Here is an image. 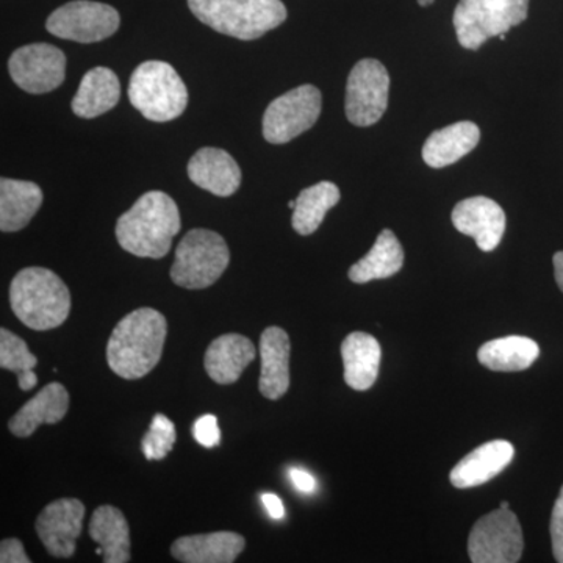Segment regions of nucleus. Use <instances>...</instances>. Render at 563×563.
<instances>
[{
	"instance_id": "obj_1",
	"label": "nucleus",
	"mask_w": 563,
	"mask_h": 563,
	"mask_svg": "<svg viewBox=\"0 0 563 563\" xmlns=\"http://www.w3.org/2000/svg\"><path fill=\"white\" fill-rule=\"evenodd\" d=\"M166 333V318L151 307H141L125 314L107 344V362L111 372L128 380L147 376L161 362Z\"/></svg>"
},
{
	"instance_id": "obj_2",
	"label": "nucleus",
	"mask_w": 563,
	"mask_h": 563,
	"mask_svg": "<svg viewBox=\"0 0 563 563\" xmlns=\"http://www.w3.org/2000/svg\"><path fill=\"white\" fill-rule=\"evenodd\" d=\"M179 207L163 191H150L121 214L117 240L122 250L135 257L163 258L180 232Z\"/></svg>"
},
{
	"instance_id": "obj_3",
	"label": "nucleus",
	"mask_w": 563,
	"mask_h": 563,
	"mask_svg": "<svg viewBox=\"0 0 563 563\" xmlns=\"http://www.w3.org/2000/svg\"><path fill=\"white\" fill-rule=\"evenodd\" d=\"M10 306L18 320L32 331H51L68 320L69 288L51 269L31 266L11 280Z\"/></svg>"
},
{
	"instance_id": "obj_4",
	"label": "nucleus",
	"mask_w": 563,
	"mask_h": 563,
	"mask_svg": "<svg viewBox=\"0 0 563 563\" xmlns=\"http://www.w3.org/2000/svg\"><path fill=\"white\" fill-rule=\"evenodd\" d=\"M188 7L213 31L242 41L261 38L287 20L282 0H188Z\"/></svg>"
},
{
	"instance_id": "obj_5",
	"label": "nucleus",
	"mask_w": 563,
	"mask_h": 563,
	"mask_svg": "<svg viewBox=\"0 0 563 563\" xmlns=\"http://www.w3.org/2000/svg\"><path fill=\"white\" fill-rule=\"evenodd\" d=\"M129 99L146 120L168 122L187 109L188 91L169 63L152 60L133 70Z\"/></svg>"
},
{
	"instance_id": "obj_6",
	"label": "nucleus",
	"mask_w": 563,
	"mask_h": 563,
	"mask_svg": "<svg viewBox=\"0 0 563 563\" xmlns=\"http://www.w3.org/2000/svg\"><path fill=\"white\" fill-rule=\"evenodd\" d=\"M231 251L220 233L192 229L181 239L172 266V279L187 290H203L220 280Z\"/></svg>"
},
{
	"instance_id": "obj_7",
	"label": "nucleus",
	"mask_w": 563,
	"mask_h": 563,
	"mask_svg": "<svg viewBox=\"0 0 563 563\" xmlns=\"http://www.w3.org/2000/svg\"><path fill=\"white\" fill-rule=\"evenodd\" d=\"M529 0H461L454 11L459 44L477 51L528 18Z\"/></svg>"
},
{
	"instance_id": "obj_8",
	"label": "nucleus",
	"mask_w": 563,
	"mask_h": 563,
	"mask_svg": "<svg viewBox=\"0 0 563 563\" xmlns=\"http://www.w3.org/2000/svg\"><path fill=\"white\" fill-rule=\"evenodd\" d=\"M321 109V91L313 85L285 92L263 114V136L272 144L288 143L317 124Z\"/></svg>"
},
{
	"instance_id": "obj_9",
	"label": "nucleus",
	"mask_w": 563,
	"mask_h": 563,
	"mask_svg": "<svg viewBox=\"0 0 563 563\" xmlns=\"http://www.w3.org/2000/svg\"><path fill=\"white\" fill-rule=\"evenodd\" d=\"M523 531L510 509L493 510L470 532L468 554L474 563H515L523 554Z\"/></svg>"
},
{
	"instance_id": "obj_10",
	"label": "nucleus",
	"mask_w": 563,
	"mask_h": 563,
	"mask_svg": "<svg viewBox=\"0 0 563 563\" xmlns=\"http://www.w3.org/2000/svg\"><path fill=\"white\" fill-rule=\"evenodd\" d=\"M120 24V13L113 7L91 0H73L47 18L46 29L57 38L90 44L110 38Z\"/></svg>"
},
{
	"instance_id": "obj_11",
	"label": "nucleus",
	"mask_w": 563,
	"mask_h": 563,
	"mask_svg": "<svg viewBox=\"0 0 563 563\" xmlns=\"http://www.w3.org/2000/svg\"><path fill=\"white\" fill-rule=\"evenodd\" d=\"M390 76L383 63L365 58L352 68L346 85L347 120L357 128H369L384 117L388 107Z\"/></svg>"
},
{
	"instance_id": "obj_12",
	"label": "nucleus",
	"mask_w": 563,
	"mask_h": 563,
	"mask_svg": "<svg viewBox=\"0 0 563 563\" xmlns=\"http://www.w3.org/2000/svg\"><path fill=\"white\" fill-rule=\"evenodd\" d=\"M9 70L21 90L44 95L57 90L65 81L66 55L52 44H27L11 54Z\"/></svg>"
},
{
	"instance_id": "obj_13",
	"label": "nucleus",
	"mask_w": 563,
	"mask_h": 563,
	"mask_svg": "<svg viewBox=\"0 0 563 563\" xmlns=\"http://www.w3.org/2000/svg\"><path fill=\"white\" fill-rule=\"evenodd\" d=\"M85 506L80 499L62 498L47 504L36 518V533L52 558L69 559L76 553L84 526Z\"/></svg>"
},
{
	"instance_id": "obj_14",
	"label": "nucleus",
	"mask_w": 563,
	"mask_h": 563,
	"mask_svg": "<svg viewBox=\"0 0 563 563\" xmlns=\"http://www.w3.org/2000/svg\"><path fill=\"white\" fill-rule=\"evenodd\" d=\"M454 228L473 236L484 252L495 251L506 232V213L499 203L485 196H474L454 207L451 214Z\"/></svg>"
},
{
	"instance_id": "obj_15",
	"label": "nucleus",
	"mask_w": 563,
	"mask_h": 563,
	"mask_svg": "<svg viewBox=\"0 0 563 563\" xmlns=\"http://www.w3.org/2000/svg\"><path fill=\"white\" fill-rule=\"evenodd\" d=\"M192 184L211 195L228 198L242 185V169L231 154L217 147H203L188 163Z\"/></svg>"
},
{
	"instance_id": "obj_16",
	"label": "nucleus",
	"mask_w": 563,
	"mask_h": 563,
	"mask_svg": "<svg viewBox=\"0 0 563 563\" xmlns=\"http://www.w3.org/2000/svg\"><path fill=\"white\" fill-rule=\"evenodd\" d=\"M290 336L284 329H265L261 336L262 373L258 390L266 399H280L290 388Z\"/></svg>"
},
{
	"instance_id": "obj_17",
	"label": "nucleus",
	"mask_w": 563,
	"mask_h": 563,
	"mask_svg": "<svg viewBox=\"0 0 563 563\" xmlns=\"http://www.w3.org/2000/svg\"><path fill=\"white\" fill-rule=\"evenodd\" d=\"M512 443L506 440H493L465 455L450 474L455 488L479 487L503 473L514 461Z\"/></svg>"
},
{
	"instance_id": "obj_18",
	"label": "nucleus",
	"mask_w": 563,
	"mask_h": 563,
	"mask_svg": "<svg viewBox=\"0 0 563 563\" xmlns=\"http://www.w3.org/2000/svg\"><path fill=\"white\" fill-rule=\"evenodd\" d=\"M254 343L240 333H225L218 336L207 347L203 366L213 383L220 385L235 384L244 369L254 362Z\"/></svg>"
},
{
	"instance_id": "obj_19",
	"label": "nucleus",
	"mask_w": 563,
	"mask_h": 563,
	"mask_svg": "<svg viewBox=\"0 0 563 563\" xmlns=\"http://www.w3.org/2000/svg\"><path fill=\"white\" fill-rule=\"evenodd\" d=\"M69 409V393L62 384L52 383L36 393L31 401L10 418L9 429L14 437L27 439L41 424H57Z\"/></svg>"
},
{
	"instance_id": "obj_20",
	"label": "nucleus",
	"mask_w": 563,
	"mask_h": 563,
	"mask_svg": "<svg viewBox=\"0 0 563 563\" xmlns=\"http://www.w3.org/2000/svg\"><path fill=\"white\" fill-rule=\"evenodd\" d=\"M246 547L240 533L220 531L180 537L173 543L172 554L184 563H233Z\"/></svg>"
},
{
	"instance_id": "obj_21",
	"label": "nucleus",
	"mask_w": 563,
	"mask_h": 563,
	"mask_svg": "<svg viewBox=\"0 0 563 563\" xmlns=\"http://www.w3.org/2000/svg\"><path fill=\"white\" fill-rule=\"evenodd\" d=\"M344 383L352 390L366 391L376 384L379 376L383 350L373 335L352 332L342 344Z\"/></svg>"
},
{
	"instance_id": "obj_22",
	"label": "nucleus",
	"mask_w": 563,
	"mask_h": 563,
	"mask_svg": "<svg viewBox=\"0 0 563 563\" xmlns=\"http://www.w3.org/2000/svg\"><path fill=\"white\" fill-rule=\"evenodd\" d=\"M481 131L472 121L455 122L433 132L422 146V161L431 168L453 165L479 144Z\"/></svg>"
},
{
	"instance_id": "obj_23",
	"label": "nucleus",
	"mask_w": 563,
	"mask_h": 563,
	"mask_svg": "<svg viewBox=\"0 0 563 563\" xmlns=\"http://www.w3.org/2000/svg\"><path fill=\"white\" fill-rule=\"evenodd\" d=\"M120 98L121 85L117 74L99 66L85 74L70 107L77 117L92 120L117 107Z\"/></svg>"
},
{
	"instance_id": "obj_24",
	"label": "nucleus",
	"mask_w": 563,
	"mask_h": 563,
	"mask_svg": "<svg viewBox=\"0 0 563 563\" xmlns=\"http://www.w3.org/2000/svg\"><path fill=\"white\" fill-rule=\"evenodd\" d=\"M43 203L38 185L27 180H0V231L18 232L24 229Z\"/></svg>"
},
{
	"instance_id": "obj_25",
	"label": "nucleus",
	"mask_w": 563,
	"mask_h": 563,
	"mask_svg": "<svg viewBox=\"0 0 563 563\" xmlns=\"http://www.w3.org/2000/svg\"><path fill=\"white\" fill-rule=\"evenodd\" d=\"M90 537L102 548L106 563L131 562V529L120 509L101 506L90 521Z\"/></svg>"
},
{
	"instance_id": "obj_26",
	"label": "nucleus",
	"mask_w": 563,
	"mask_h": 563,
	"mask_svg": "<svg viewBox=\"0 0 563 563\" xmlns=\"http://www.w3.org/2000/svg\"><path fill=\"white\" fill-rule=\"evenodd\" d=\"M539 344L528 336L510 335L492 340L477 352L481 365L492 372H525L539 358Z\"/></svg>"
},
{
	"instance_id": "obj_27",
	"label": "nucleus",
	"mask_w": 563,
	"mask_h": 563,
	"mask_svg": "<svg viewBox=\"0 0 563 563\" xmlns=\"http://www.w3.org/2000/svg\"><path fill=\"white\" fill-rule=\"evenodd\" d=\"M404 250L395 233L384 229L377 236L372 251L351 266L350 279L354 284H368L372 280L388 279L401 272Z\"/></svg>"
},
{
	"instance_id": "obj_28",
	"label": "nucleus",
	"mask_w": 563,
	"mask_h": 563,
	"mask_svg": "<svg viewBox=\"0 0 563 563\" xmlns=\"http://www.w3.org/2000/svg\"><path fill=\"white\" fill-rule=\"evenodd\" d=\"M340 196L342 195L339 187L328 180L302 190L296 199L295 211H292V229L299 235H312L320 229L325 213L339 203Z\"/></svg>"
},
{
	"instance_id": "obj_29",
	"label": "nucleus",
	"mask_w": 563,
	"mask_h": 563,
	"mask_svg": "<svg viewBox=\"0 0 563 563\" xmlns=\"http://www.w3.org/2000/svg\"><path fill=\"white\" fill-rule=\"evenodd\" d=\"M36 365L38 358L29 350L27 343L9 329H0V366L16 374L22 391H31L38 384V377L33 373Z\"/></svg>"
},
{
	"instance_id": "obj_30",
	"label": "nucleus",
	"mask_w": 563,
	"mask_h": 563,
	"mask_svg": "<svg viewBox=\"0 0 563 563\" xmlns=\"http://www.w3.org/2000/svg\"><path fill=\"white\" fill-rule=\"evenodd\" d=\"M176 440L174 422L165 415L157 413L152 418L150 431L141 440V451L147 461H163L172 453Z\"/></svg>"
},
{
	"instance_id": "obj_31",
	"label": "nucleus",
	"mask_w": 563,
	"mask_h": 563,
	"mask_svg": "<svg viewBox=\"0 0 563 563\" xmlns=\"http://www.w3.org/2000/svg\"><path fill=\"white\" fill-rule=\"evenodd\" d=\"M192 437L203 448H213L221 442V431L214 415H203L192 426Z\"/></svg>"
},
{
	"instance_id": "obj_32",
	"label": "nucleus",
	"mask_w": 563,
	"mask_h": 563,
	"mask_svg": "<svg viewBox=\"0 0 563 563\" xmlns=\"http://www.w3.org/2000/svg\"><path fill=\"white\" fill-rule=\"evenodd\" d=\"M550 532L555 561L563 563V487L551 515Z\"/></svg>"
},
{
	"instance_id": "obj_33",
	"label": "nucleus",
	"mask_w": 563,
	"mask_h": 563,
	"mask_svg": "<svg viewBox=\"0 0 563 563\" xmlns=\"http://www.w3.org/2000/svg\"><path fill=\"white\" fill-rule=\"evenodd\" d=\"M0 562L2 563H31L25 553L24 544L18 539H5L0 543Z\"/></svg>"
},
{
	"instance_id": "obj_34",
	"label": "nucleus",
	"mask_w": 563,
	"mask_h": 563,
	"mask_svg": "<svg viewBox=\"0 0 563 563\" xmlns=\"http://www.w3.org/2000/svg\"><path fill=\"white\" fill-rule=\"evenodd\" d=\"M290 477L292 484H295V487L298 488L299 492L313 493L314 488H317V481H314L312 474L303 472V470L292 468Z\"/></svg>"
},
{
	"instance_id": "obj_35",
	"label": "nucleus",
	"mask_w": 563,
	"mask_h": 563,
	"mask_svg": "<svg viewBox=\"0 0 563 563\" xmlns=\"http://www.w3.org/2000/svg\"><path fill=\"white\" fill-rule=\"evenodd\" d=\"M262 503L273 520H282L285 517L284 503H282L279 496L274 495V493H263Z\"/></svg>"
},
{
	"instance_id": "obj_36",
	"label": "nucleus",
	"mask_w": 563,
	"mask_h": 563,
	"mask_svg": "<svg viewBox=\"0 0 563 563\" xmlns=\"http://www.w3.org/2000/svg\"><path fill=\"white\" fill-rule=\"evenodd\" d=\"M553 263L555 282H558L559 288H561L563 292V251L554 254Z\"/></svg>"
},
{
	"instance_id": "obj_37",
	"label": "nucleus",
	"mask_w": 563,
	"mask_h": 563,
	"mask_svg": "<svg viewBox=\"0 0 563 563\" xmlns=\"http://www.w3.org/2000/svg\"><path fill=\"white\" fill-rule=\"evenodd\" d=\"M433 2H435V0H418V3H420L421 7L432 5Z\"/></svg>"
},
{
	"instance_id": "obj_38",
	"label": "nucleus",
	"mask_w": 563,
	"mask_h": 563,
	"mask_svg": "<svg viewBox=\"0 0 563 563\" xmlns=\"http://www.w3.org/2000/svg\"><path fill=\"white\" fill-rule=\"evenodd\" d=\"M501 509H510L509 503L503 501L501 503Z\"/></svg>"
}]
</instances>
